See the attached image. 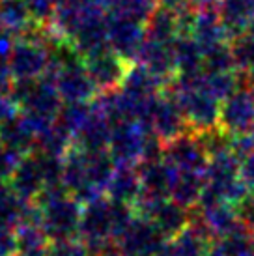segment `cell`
<instances>
[{"instance_id": "cell-11", "label": "cell", "mask_w": 254, "mask_h": 256, "mask_svg": "<svg viewBox=\"0 0 254 256\" xmlns=\"http://www.w3.org/2000/svg\"><path fill=\"white\" fill-rule=\"evenodd\" d=\"M15 43H17V36L8 32V30L0 28V64H8L10 56L15 49Z\"/></svg>"}, {"instance_id": "cell-12", "label": "cell", "mask_w": 254, "mask_h": 256, "mask_svg": "<svg viewBox=\"0 0 254 256\" xmlns=\"http://www.w3.org/2000/svg\"><path fill=\"white\" fill-rule=\"evenodd\" d=\"M12 77H14V75H12V72H10L8 64H0V94L10 88Z\"/></svg>"}, {"instance_id": "cell-4", "label": "cell", "mask_w": 254, "mask_h": 256, "mask_svg": "<svg viewBox=\"0 0 254 256\" xmlns=\"http://www.w3.org/2000/svg\"><path fill=\"white\" fill-rule=\"evenodd\" d=\"M174 42L176 40L148 38L136 64H142L144 68H148L150 72L154 73L156 77L161 78L162 82H170L178 75Z\"/></svg>"}, {"instance_id": "cell-14", "label": "cell", "mask_w": 254, "mask_h": 256, "mask_svg": "<svg viewBox=\"0 0 254 256\" xmlns=\"http://www.w3.org/2000/svg\"><path fill=\"white\" fill-rule=\"evenodd\" d=\"M247 78H248V80H250V82H252V84H254V68H252V70H250V72H247Z\"/></svg>"}, {"instance_id": "cell-15", "label": "cell", "mask_w": 254, "mask_h": 256, "mask_svg": "<svg viewBox=\"0 0 254 256\" xmlns=\"http://www.w3.org/2000/svg\"><path fill=\"white\" fill-rule=\"evenodd\" d=\"M190 2H192V0H190Z\"/></svg>"}, {"instance_id": "cell-5", "label": "cell", "mask_w": 254, "mask_h": 256, "mask_svg": "<svg viewBox=\"0 0 254 256\" xmlns=\"http://www.w3.org/2000/svg\"><path fill=\"white\" fill-rule=\"evenodd\" d=\"M219 14L234 40L241 36L254 19V0H220Z\"/></svg>"}, {"instance_id": "cell-7", "label": "cell", "mask_w": 254, "mask_h": 256, "mask_svg": "<svg viewBox=\"0 0 254 256\" xmlns=\"http://www.w3.org/2000/svg\"><path fill=\"white\" fill-rule=\"evenodd\" d=\"M34 24L24 0H0V28L19 38Z\"/></svg>"}, {"instance_id": "cell-9", "label": "cell", "mask_w": 254, "mask_h": 256, "mask_svg": "<svg viewBox=\"0 0 254 256\" xmlns=\"http://www.w3.org/2000/svg\"><path fill=\"white\" fill-rule=\"evenodd\" d=\"M230 47L236 60V68L245 73L250 72L254 68V38L248 34H241L230 42Z\"/></svg>"}, {"instance_id": "cell-2", "label": "cell", "mask_w": 254, "mask_h": 256, "mask_svg": "<svg viewBox=\"0 0 254 256\" xmlns=\"http://www.w3.org/2000/svg\"><path fill=\"white\" fill-rule=\"evenodd\" d=\"M220 120L234 131H247L254 124V84L247 77L224 100Z\"/></svg>"}, {"instance_id": "cell-3", "label": "cell", "mask_w": 254, "mask_h": 256, "mask_svg": "<svg viewBox=\"0 0 254 256\" xmlns=\"http://www.w3.org/2000/svg\"><path fill=\"white\" fill-rule=\"evenodd\" d=\"M84 64L94 84L105 92L120 88L124 78H126L127 70L131 66L127 64L126 60H122L112 49H105L94 56L84 58Z\"/></svg>"}, {"instance_id": "cell-1", "label": "cell", "mask_w": 254, "mask_h": 256, "mask_svg": "<svg viewBox=\"0 0 254 256\" xmlns=\"http://www.w3.org/2000/svg\"><path fill=\"white\" fill-rule=\"evenodd\" d=\"M106 36H108V47L127 64H136L144 43L148 40L146 22L110 15L106 17Z\"/></svg>"}, {"instance_id": "cell-10", "label": "cell", "mask_w": 254, "mask_h": 256, "mask_svg": "<svg viewBox=\"0 0 254 256\" xmlns=\"http://www.w3.org/2000/svg\"><path fill=\"white\" fill-rule=\"evenodd\" d=\"M28 6L30 17L36 24L45 26L52 19V15L56 12V0H24Z\"/></svg>"}, {"instance_id": "cell-13", "label": "cell", "mask_w": 254, "mask_h": 256, "mask_svg": "<svg viewBox=\"0 0 254 256\" xmlns=\"http://www.w3.org/2000/svg\"><path fill=\"white\" fill-rule=\"evenodd\" d=\"M88 0H56V6H82Z\"/></svg>"}, {"instance_id": "cell-8", "label": "cell", "mask_w": 254, "mask_h": 256, "mask_svg": "<svg viewBox=\"0 0 254 256\" xmlns=\"http://www.w3.org/2000/svg\"><path fill=\"white\" fill-rule=\"evenodd\" d=\"M159 6V0H106V14L146 22Z\"/></svg>"}, {"instance_id": "cell-6", "label": "cell", "mask_w": 254, "mask_h": 256, "mask_svg": "<svg viewBox=\"0 0 254 256\" xmlns=\"http://www.w3.org/2000/svg\"><path fill=\"white\" fill-rule=\"evenodd\" d=\"M178 75H192L204 70V49L189 34H180L174 42Z\"/></svg>"}]
</instances>
